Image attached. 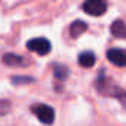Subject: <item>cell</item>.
<instances>
[{
	"label": "cell",
	"instance_id": "6da1fadb",
	"mask_svg": "<svg viewBox=\"0 0 126 126\" xmlns=\"http://www.w3.org/2000/svg\"><path fill=\"white\" fill-rule=\"evenodd\" d=\"M96 89L104 94V95H108V96H113L116 99L120 101V104L126 108V91H123L122 88H117L116 85H113L110 80H107L102 74L99 76L98 82H96Z\"/></svg>",
	"mask_w": 126,
	"mask_h": 126
},
{
	"label": "cell",
	"instance_id": "7a4b0ae2",
	"mask_svg": "<svg viewBox=\"0 0 126 126\" xmlns=\"http://www.w3.org/2000/svg\"><path fill=\"white\" fill-rule=\"evenodd\" d=\"M82 11L92 16H101L107 12V2L105 0H85Z\"/></svg>",
	"mask_w": 126,
	"mask_h": 126
},
{
	"label": "cell",
	"instance_id": "3957f363",
	"mask_svg": "<svg viewBox=\"0 0 126 126\" xmlns=\"http://www.w3.org/2000/svg\"><path fill=\"white\" fill-rule=\"evenodd\" d=\"M33 113L37 116V119L45 123V125H52L53 123V119H55V111L50 105H46V104H37L33 107Z\"/></svg>",
	"mask_w": 126,
	"mask_h": 126
},
{
	"label": "cell",
	"instance_id": "277c9868",
	"mask_svg": "<svg viewBox=\"0 0 126 126\" xmlns=\"http://www.w3.org/2000/svg\"><path fill=\"white\" fill-rule=\"evenodd\" d=\"M28 50L36 52L39 55H47L50 52V42L45 37H37V39H31L27 43Z\"/></svg>",
	"mask_w": 126,
	"mask_h": 126
},
{
	"label": "cell",
	"instance_id": "5b68a950",
	"mask_svg": "<svg viewBox=\"0 0 126 126\" xmlns=\"http://www.w3.org/2000/svg\"><path fill=\"white\" fill-rule=\"evenodd\" d=\"M107 59L117 67H126V49L113 47L107 52Z\"/></svg>",
	"mask_w": 126,
	"mask_h": 126
},
{
	"label": "cell",
	"instance_id": "8992f818",
	"mask_svg": "<svg viewBox=\"0 0 126 126\" xmlns=\"http://www.w3.org/2000/svg\"><path fill=\"white\" fill-rule=\"evenodd\" d=\"M3 64L8 67H24L27 65V59L16 53H6L3 56Z\"/></svg>",
	"mask_w": 126,
	"mask_h": 126
},
{
	"label": "cell",
	"instance_id": "52a82bcc",
	"mask_svg": "<svg viewBox=\"0 0 126 126\" xmlns=\"http://www.w3.org/2000/svg\"><path fill=\"white\" fill-rule=\"evenodd\" d=\"M111 34L119 39H126V22L122 19H116L111 24Z\"/></svg>",
	"mask_w": 126,
	"mask_h": 126
},
{
	"label": "cell",
	"instance_id": "ba28073f",
	"mask_svg": "<svg viewBox=\"0 0 126 126\" xmlns=\"http://www.w3.org/2000/svg\"><path fill=\"white\" fill-rule=\"evenodd\" d=\"M86 30H88V24H86L85 21H80V19L74 21V22L70 25V34H71V37H74V39L80 37Z\"/></svg>",
	"mask_w": 126,
	"mask_h": 126
},
{
	"label": "cell",
	"instance_id": "9c48e42d",
	"mask_svg": "<svg viewBox=\"0 0 126 126\" xmlns=\"http://www.w3.org/2000/svg\"><path fill=\"white\" fill-rule=\"evenodd\" d=\"M95 61H96V58H95L94 52H89V50H88V52H82V53L79 55V64H80L82 67H85V68L94 67Z\"/></svg>",
	"mask_w": 126,
	"mask_h": 126
},
{
	"label": "cell",
	"instance_id": "30bf717a",
	"mask_svg": "<svg viewBox=\"0 0 126 126\" xmlns=\"http://www.w3.org/2000/svg\"><path fill=\"white\" fill-rule=\"evenodd\" d=\"M53 73H55V77L56 79H61V80L67 79V76H68V70L64 65H55L53 67Z\"/></svg>",
	"mask_w": 126,
	"mask_h": 126
},
{
	"label": "cell",
	"instance_id": "8fae6325",
	"mask_svg": "<svg viewBox=\"0 0 126 126\" xmlns=\"http://www.w3.org/2000/svg\"><path fill=\"white\" fill-rule=\"evenodd\" d=\"M11 108V104L5 99H0V114H6Z\"/></svg>",
	"mask_w": 126,
	"mask_h": 126
},
{
	"label": "cell",
	"instance_id": "7c38bea8",
	"mask_svg": "<svg viewBox=\"0 0 126 126\" xmlns=\"http://www.w3.org/2000/svg\"><path fill=\"white\" fill-rule=\"evenodd\" d=\"M12 82H15V83H18V82H22V83H24V82H25V83H27V82H33V79H31V77H14Z\"/></svg>",
	"mask_w": 126,
	"mask_h": 126
}]
</instances>
